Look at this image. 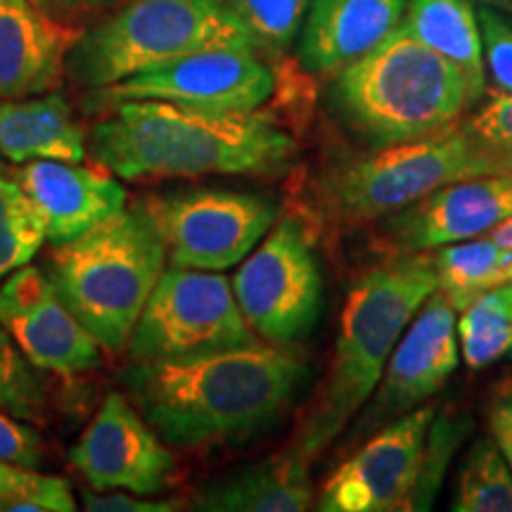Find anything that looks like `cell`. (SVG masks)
<instances>
[{
  "instance_id": "cell-1",
  "label": "cell",
  "mask_w": 512,
  "mask_h": 512,
  "mask_svg": "<svg viewBox=\"0 0 512 512\" xmlns=\"http://www.w3.org/2000/svg\"><path fill=\"white\" fill-rule=\"evenodd\" d=\"M309 368L297 356L261 342L254 347L133 361L126 396L166 446L221 448L273 430L294 406Z\"/></svg>"
},
{
  "instance_id": "cell-2",
  "label": "cell",
  "mask_w": 512,
  "mask_h": 512,
  "mask_svg": "<svg viewBox=\"0 0 512 512\" xmlns=\"http://www.w3.org/2000/svg\"><path fill=\"white\" fill-rule=\"evenodd\" d=\"M88 152L121 181H157L280 174L297 155V143L256 110L126 100L93 124Z\"/></svg>"
},
{
  "instance_id": "cell-3",
  "label": "cell",
  "mask_w": 512,
  "mask_h": 512,
  "mask_svg": "<svg viewBox=\"0 0 512 512\" xmlns=\"http://www.w3.org/2000/svg\"><path fill=\"white\" fill-rule=\"evenodd\" d=\"M434 290L437 268L427 252L396 254L351 287L330 373L304 415L294 451L313 460L342 434L375 394L403 330Z\"/></svg>"
},
{
  "instance_id": "cell-4",
  "label": "cell",
  "mask_w": 512,
  "mask_h": 512,
  "mask_svg": "<svg viewBox=\"0 0 512 512\" xmlns=\"http://www.w3.org/2000/svg\"><path fill=\"white\" fill-rule=\"evenodd\" d=\"M330 100L347 126L373 147L434 136L475 102L465 76L403 24L337 72Z\"/></svg>"
},
{
  "instance_id": "cell-5",
  "label": "cell",
  "mask_w": 512,
  "mask_h": 512,
  "mask_svg": "<svg viewBox=\"0 0 512 512\" xmlns=\"http://www.w3.org/2000/svg\"><path fill=\"white\" fill-rule=\"evenodd\" d=\"M166 247L143 204L55 245L48 275L67 309L105 351H124L162 278Z\"/></svg>"
},
{
  "instance_id": "cell-6",
  "label": "cell",
  "mask_w": 512,
  "mask_h": 512,
  "mask_svg": "<svg viewBox=\"0 0 512 512\" xmlns=\"http://www.w3.org/2000/svg\"><path fill=\"white\" fill-rule=\"evenodd\" d=\"M211 48H254L226 0H119L79 31L67 79L100 91Z\"/></svg>"
},
{
  "instance_id": "cell-7",
  "label": "cell",
  "mask_w": 512,
  "mask_h": 512,
  "mask_svg": "<svg viewBox=\"0 0 512 512\" xmlns=\"http://www.w3.org/2000/svg\"><path fill=\"white\" fill-rule=\"evenodd\" d=\"M505 171H512L510 157L479 143L465 124H453L434 136L339 159L316 181V204L339 226H358L387 219L441 185Z\"/></svg>"
},
{
  "instance_id": "cell-8",
  "label": "cell",
  "mask_w": 512,
  "mask_h": 512,
  "mask_svg": "<svg viewBox=\"0 0 512 512\" xmlns=\"http://www.w3.org/2000/svg\"><path fill=\"white\" fill-rule=\"evenodd\" d=\"M261 344L233 287L216 271L164 268L126 351L133 361H174Z\"/></svg>"
},
{
  "instance_id": "cell-9",
  "label": "cell",
  "mask_w": 512,
  "mask_h": 512,
  "mask_svg": "<svg viewBox=\"0 0 512 512\" xmlns=\"http://www.w3.org/2000/svg\"><path fill=\"white\" fill-rule=\"evenodd\" d=\"M230 287L261 342L285 349L309 335L323 309V275L304 223L294 216L275 221Z\"/></svg>"
},
{
  "instance_id": "cell-10",
  "label": "cell",
  "mask_w": 512,
  "mask_h": 512,
  "mask_svg": "<svg viewBox=\"0 0 512 512\" xmlns=\"http://www.w3.org/2000/svg\"><path fill=\"white\" fill-rule=\"evenodd\" d=\"M169 264L195 271H226L245 261L266 238L278 204L259 192L185 188L145 197Z\"/></svg>"
},
{
  "instance_id": "cell-11",
  "label": "cell",
  "mask_w": 512,
  "mask_h": 512,
  "mask_svg": "<svg viewBox=\"0 0 512 512\" xmlns=\"http://www.w3.org/2000/svg\"><path fill=\"white\" fill-rule=\"evenodd\" d=\"M275 79L254 48H211L185 55L114 86L88 91L83 110L102 114L126 100H164L207 110H259Z\"/></svg>"
},
{
  "instance_id": "cell-12",
  "label": "cell",
  "mask_w": 512,
  "mask_h": 512,
  "mask_svg": "<svg viewBox=\"0 0 512 512\" xmlns=\"http://www.w3.org/2000/svg\"><path fill=\"white\" fill-rule=\"evenodd\" d=\"M434 418V406H418L377 432L332 472L320 491L318 510H411Z\"/></svg>"
},
{
  "instance_id": "cell-13",
  "label": "cell",
  "mask_w": 512,
  "mask_h": 512,
  "mask_svg": "<svg viewBox=\"0 0 512 512\" xmlns=\"http://www.w3.org/2000/svg\"><path fill=\"white\" fill-rule=\"evenodd\" d=\"M69 463L95 491L121 489L138 496L162 494L176 470L174 453L124 392L105 396L69 451Z\"/></svg>"
},
{
  "instance_id": "cell-14",
  "label": "cell",
  "mask_w": 512,
  "mask_h": 512,
  "mask_svg": "<svg viewBox=\"0 0 512 512\" xmlns=\"http://www.w3.org/2000/svg\"><path fill=\"white\" fill-rule=\"evenodd\" d=\"M0 325L36 370L72 377L102 363L98 339L67 309L50 275L31 264L0 283Z\"/></svg>"
},
{
  "instance_id": "cell-15",
  "label": "cell",
  "mask_w": 512,
  "mask_h": 512,
  "mask_svg": "<svg viewBox=\"0 0 512 512\" xmlns=\"http://www.w3.org/2000/svg\"><path fill=\"white\" fill-rule=\"evenodd\" d=\"M458 358L456 309L444 292L434 290L389 356L363 425H382L415 411L444 387Z\"/></svg>"
},
{
  "instance_id": "cell-16",
  "label": "cell",
  "mask_w": 512,
  "mask_h": 512,
  "mask_svg": "<svg viewBox=\"0 0 512 512\" xmlns=\"http://www.w3.org/2000/svg\"><path fill=\"white\" fill-rule=\"evenodd\" d=\"M512 214V171L472 176L441 185L384 226V245L394 254L430 252L451 242L486 235Z\"/></svg>"
},
{
  "instance_id": "cell-17",
  "label": "cell",
  "mask_w": 512,
  "mask_h": 512,
  "mask_svg": "<svg viewBox=\"0 0 512 512\" xmlns=\"http://www.w3.org/2000/svg\"><path fill=\"white\" fill-rule=\"evenodd\" d=\"M29 200L46 223V242L64 245L126 209L128 192L107 169L100 171L81 162H41L22 164L15 171Z\"/></svg>"
},
{
  "instance_id": "cell-18",
  "label": "cell",
  "mask_w": 512,
  "mask_h": 512,
  "mask_svg": "<svg viewBox=\"0 0 512 512\" xmlns=\"http://www.w3.org/2000/svg\"><path fill=\"white\" fill-rule=\"evenodd\" d=\"M76 36L31 0H0V100L57 91Z\"/></svg>"
},
{
  "instance_id": "cell-19",
  "label": "cell",
  "mask_w": 512,
  "mask_h": 512,
  "mask_svg": "<svg viewBox=\"0 0 512 512\" xmlns=\"http://www.w3.org/2000/svg\"><path fill=\"white\" fill-rule=\"evenodd\" d=\"M408 0H311L299 62L311 74H337L399 27Z\"/></svg>"
},
{
  "instance_id": "cell-20",
  "label": "cell",
  "mask_w": 512,
  "mask_h": 512,
  "mask_svg": "<svg viewBox=\"0 0 512 512\" xmlns=\"http://www.w3.org/2000/svg\"><path fill=\"white\" fill-rule=\"evenodd\" d=\"M88 136L62 93L0 100V159L15 166L57 159L83 162Z\"/></svg>"
},
{
  "instance_id": "cell-21",
  "label": "cell",
  "mask_w": 512,
  "mask_h": 512,
  "mask_svg": "<svg viewBox=\"0 0 512 512\" xmlns=\"http://www.w3.org/2000/svg\"><path fill=\"white\" fill-rule=\"evenodd\" d=\"M311 463L294 448L200 486L192 508L207 512H302L313 503Z\"/></svg>"
},
{
  "instance_id": "cell-22",
  "label": "cell",
  "mask_w": 512,
  "mask_h": 512,
  "mask_svg": "<svg viewBox=\"0 0 512 512\" xmlns=\"http://www.w3.org/2000/svg\"><path fill=\"white\" fill-rule=\"evenodd\" d=\"M401 24L465 76L472 100L486 88L482 29L470 0H408Z\"/></svg>"
},
{
  "instance_id": "cell-23",
  "label": "cell",
  "mask_w": 512,
  "mask_h": 512,
  "mask_svg": "<svg viewBox=\"0 0 512 512\" xmlns=\"http://www.w3.org/2000/svg\"><path fill=\"white\" fill-rule=\"evenodd\" d=\"M437 290L446 294L453 309L463 311L479 294L496 290L512 278V254L489 238L451 242L434 254Z\"/></svg>"
},
{
  "instance_id": "cell-24",
  "label": "cell",
  "mask_w": 512,
  "mask_h": 512,
  "mask_svg": "<svg viewBox=\"0 0 512 512\" xmlns=\"http://www.w3.org/2000/svg\"><path fill=\"white\" fill-rule=\"evenodd\" d=\"M456 512H512V470L494 439H477L458 475Z\"/></svg>"
},
{
  "instance_id": "cell-25",
  "label": "cell",
  "mask_w": 512,
  "mask_h": 512,
  "mask_svg": "<svg viewBox=\"0 0 512 512\" xmlns=\"http://www.w3.org/2000/svg\"><path fill=\"white\" fill-rule=\"evenodd\" d=\"M46 242V223L17 178L0 174V283L31 264Z\"/></svg>"
},
{
  "instance_id": "cell-26",
  "label": "cell",
  "mask_w": 512,
  "mask_h": 512,
  "mask_svg": "<svg viewBox=\"0 0 512 512\" xmlns=\"http://www.w3.org/2000/svg\"><path fill=\"white\" fill-rule=\"evenodd\" d=\"M460 354L472 370H482L512 351V316L498 290L472 299L458 320Z\"/></svg>"
},
{
  "instance_id": "cell-27",
  "label": "cell",
  "mask_w": 512,
  "mask_h": 512,
  "mask_svg": "<svg viewBox=\"0 0 512 512\" xmlns=\"http://www.w3.org/2000/svg\"><path fill=\"white\" fill-rule=\"evenodd\" d=\"M226 5L247 29L256 53L280 57L297 41L311 0H226Z\"/></svg>"
},
{
  "instance_id": "cell-28",
  "label": "cell",
  "mask_w": 512,
  "mask_h": 512,
  "mask_svg": "<svg viewBox=\"0 0 512 512\" xmlns=\"http://www.w3.org/2000/svg\"><path fill=\"white\" fill-rule=\"evenodd\" d=\"M0 411L43 425L48 420V394L36 368L0 325Z\"/></svg>"
},
{
  "instance_id": "cell-29",
  "label": "cell",
  "mask_w": 512,
  "mask_h": 512,
  "mask_svg": "<svg viewBox=\"0 0 512 512\" xmlns=\"http://www.w3.org/2000/svg\"><path fill=\"white\" fill-rule=\"evenodd\" d=\"M76 501L67 479L24 470L8 494L0 496V512H72Z\"/></svg>"
},
{
  "instance_id": "cell-30",
  "label": "cell",
  "mask_w": 512,
  "mask_h": 512,
  "mask_svg": "<svg viewBox=\"0 0 512 512\" xmlns=\"http://www.w3.org/2000/svg\"><path fill=\"white\" fill-rule=\"evenodd\" d=\"M484 69L496 93H512V24L494 10L479 12Z\"/></svg>"
},
{
  "instance_id": "cell-31",
  "label": "cell",
  "mask_w": 512,
  "mask_h": 512,
  "mask_svg": "<svg viewBox=\"0 0 512 512\" xmlns=\"http://www.w3.org/2000/svg\"><path fill=\"white\" fill-rule=\"evenodd\" d=\"M458 444V427L453 422H434L427 434V451H425V463H422V475L418 482V491L413 496L411 510H427L430 508L432 498L437 496L441 477L451 458L453 446Z\"/></svg>"
},
{
  "instance_id": "cell-32",
  "label": "cell",
  "mask_w": 512,
  "mask_h": 512,
  "mask_svg": "<svg viewBox=\"0 0 512 512\" xmlns=\"http://www.w3.org/2000/svg\"><path fill=\"white\" fill-rule=\"evenodd\" d=\"M0 463L41 470L46 463V444L31 422L0 411Z\"/></svg>"
},
{
  "instance_id": "cell-33",
  "label": "cell",
  "mask_w": 512,
  "mask_h": 512,
  "mask_svg": "<svg viewBox=\"0 0 512 512\" xmlns=\"http://www.w3.org/2000/svg\"><path fill=\"white\" fill-rule=\"evenodd\" d=\"M465 128L479 143L512 159V93H496Z\"/></svg>"
},
{
  "instance_id": "cell-34",
  "label": "cell",
  "mask_w": 512,
  "mask_h": 512,
  "mask_svg": "<svg viewBox=\"0 0 512 512\" xmlns=\"http://www.w3.org/2000/svg\"><path fill=\"white\" fill-rule=\"evenodd\" d=\"M83 510L88 512H174L181 510V501H155L150 496H138L131 491H81Z\"/></svg>"
},
{
  "instance_id": "cell-35",
  "label": "cell",
  "mask_w": 512,
  "mask_h": 512,
  "mask_svg": "<svg viewBox=\"0 0 512 512\" xmlns=\"http://www.w3.org/2000/svg\"><path fill=\"white\" fill-rule=\"evenodd\" d=\"M486 420H489L491 439L501 448L503 458L508 460L512 470V377H503L491 389L489 403H486Z\"/></svg>"
},
{
  "instance_id": "cell-36",
  "label": "cell",
  "mask_w": 512,
  "mask_h": 512,
  "mask_svg": "<svg viewBox=\"0 0 512 512\" xmlns=\"http://www.w3.org/2000/svg\"><path fill=\"white\" fill-rule=\"evenodd\" d=\"M117 3L119 0H53V17L67 27L79 29Z\"/></svg>"
},
{
  "instance_id": "cell-37",
  "label": "cell",
  "mask_w": 512,
  "mask_h": 512,
  "mask_svg": "<svg viewBox=\"0 0 512 512\" xmlns=\"http://www.w3.org/2000/svg\"><path fill=\"white\" fill-rule=\"evenodd\" d=\"M486 235H489V240L494 242V245H498L501 249H505V252L512 254V214L505 216L503 221H498Z\"/></svg>"
},
{
  "instance_id": "cell-38",
  "label": "cell",
  "mask_w": 512,
  "mask_h": 512,
  "mask_svg": "<svg viewBox=\"0 0 512 512\" xmlns=\"http://www.w3.org/2000/svg\"><path fill=\"white\" fill-rule=\"evenodd\" d=\"M27 467H17V465H8V463H0V496L8 494V491L15 486V482L22 477V472Z\"/></svg>"
},
{
  "instance_id": "cell-39",
  "label": "cell",
  "mask_w": 512,
  "mask_h": 512,
  "mask_svg": "<svg viewBox=\"0 0 512 512\" xmlns=\"http://www.w3.org/2000/svg\"><path fill=\"white\" fill-rule=\"evenodd\" d=\"M498 290V297H501V302L505 309H508V313L512 316V283H505L501 287H496Z\"/></svg>"
},
{
  "instance_id": "cell-40",
  "label": "cell",
  "mask_w": 512,
  "mask_h": 512,
  "mask_svg": "<svg viewBox=\"0 0 512 512\" xmlns=\"http://www.w3.org/2000/svg\"><path fill=\"white\" fill-rule=\"evenodd\" d=\"M31 3H36L38 8L46 10V12H50V15H53V0H31Z\"/></svg>"
},
{
  "instance_id": "cell-41",
  "label": "cell",
  "mask_w": 512,
  "mask_h": 512,
  "mask_svg": "<svg viewBox=\"0 0 512 512\" xmlns=\"http://www.w3.org/2000/svg\"><path fill=\"white\" fill-rule=\"evenodd\" d=\"M484 3L496 5V8H508V10H512V0H484Z\"/></svg>"
},
{
  "instance_id": "cell-42",
  "label": "cell",
  "mask_w": 512,
  "mask_h": 512,
  "mask_svg": "<svg viewBox=\"0 0 512 512\" xmlns=\"http://www.w3.org/2000/svg\"><path fill=\"white\" fill-rule=\"evenodd\" d=\"M510 275H512V273H510ZM510 283H512V278H510Z\"/></svg>"
}]
</instances>
